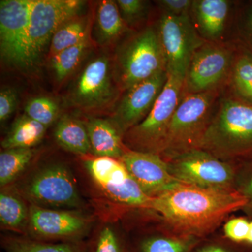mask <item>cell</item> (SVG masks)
I'll use <instances>...</instances> for the list:
<instances>
[{
	"label": "cell",
	"mask_w": 252,
	"mask_h": 252,
	"mask_svg": "<svg viewBox=\"0 0 252 252\" xmlns=\"http://www.w3.org/2000/svg\"><path fill=\"white\" fill-rule=\"evenodd\" d=\"M248 204L242 192L181 183L152 197L148 209L160 214L180 236L196 238L211 233L228 215Z\"/></svg>",
	"instance_id": "1"
},
{
	"label": "cell",
	"mask_w": 252,
	"mask_h": 252,
	"mask_svg": "<svg viewBox=\"0 0 252 252\" xmlns=\"http://www.w3.org/2000/svg\"><path fill=\"white\" fill-rule=\"evenodd\" d=\"M197 149L217 158L252 154V105L238 98L223 99L210 119Z\"/></svg>",
	"instance_id": "2"
},
{
	"label": "cell",
	"mask_w": 252,
	"mask_h": 252,
	"mask_svg": "<svg viewBox=\"0 0 252 252\" xmlns=\"http://www.w3.org/2000/svg\"><path fill=\"white\" fill-rule=\"evenodd\" d=\"M216 91L186 94L167 130L161 152L170 157L197 149L210 121Z\"/></svg>",
	"instance_id": "3"
},
{
	"label": "cell",
	"mask_w": 252,
	"mask_h": 252,
	"mask_svg": "<svg viewBox=\"0 0 252 252\" xmlns=\"http://www.w3.org/2000/svg\"><path fill=\"white\" fill-rule=\"evenodd\" d=\"M16 192L30 205L46 208H75L81 199L72 172L61 163L38 169L18 186Z\"/></svg>",
	"instance_id": "4"
},
{
	"label": "cell",
	"mask_w": 252,
	"mask_h": 252,
	"mask_svg": "<svg viewBox=\"0 0 252 252\" xmlns=\"http://www.w3.org/2000/svg\"><path fill=\"white\" fill-rule=\"evenodd\" d=\"M184 83L183 79L168 74L166 84L148 115L127 131L126 139L132 150L161 153L172 116L182 98Z\"/></svg>",
	"instance_id": "5"
},
{
	"label": "cell",
	"mask_w": 252,
	"mask_h": 252,
	"mask_svg": "<svg viewBox=\"0 0 252 252\" xmlns=\"http://www.w3.org/2000/svg\"><path fill=\"white\" fill-rule=\"evenodd\" d=\"M165 70V55L158 32L153 28H146L132 37L119 53L118 78L124 90Z\"/></svg>",
	"instance_id": "6"
},
{
	"label": "cell",
	"mask_w": 252,
	"mask_h": 252,
	"mask_svg": "<svg viewBox=\"0 0 252 252\" xmlns=\"http://www.w3.org/2000/svg\"><path fill=\"white\" fill-rule=\"evenodd\" d=\"M84 5L79 0H34L28 28L25 67L37 65L61 26L77 17Z\"/></svg>",
	"instance_id": "7"
},
{
	"label": "cell",
	"mask_w": 252,
	"mask_h": 252,
	"mask_svg": "<svg viewBox=\"0 0 252 252\" xmlns=\"http://www.w3.org/2000/svg\"><path fill=\"white\" fill-rule=\"evenodd\" d=\"M158 32L166 61L167 74L185 80L194 53L204 44L190 16L164 14Z\"/></svg>",
	"instance_id": "8"
},
{
	"label": "cell",
	"mask_w": 252,
	"mask_h": 252,
	"mask_svg": "<svg viewBox=\"0 0 252 252\" xmlns=\"http://www.w3.org/2000/svg\"><path fill=\"white\" fill-rule=\"evenodd\" d=\"M167 162L172 175L182 183L205 189H231L233 169L202 149L177 154Z\"/></svg>",
	"instance_id": "9"
},
{
	"label": "cell",
	"mask_w": 252,
	"mask_h": 252,
	"mask_svg": "<svg viewBox=\"0 0 252 252\" xmlns=\"http://www.w3.org/2000/svg\"><path fill=\"white\" fill-rule=\"evenodd\" d=\"M34 0L0 1V52L4 62L25 67L26 44Z\"/></svg>",
	"instance_id": "10"
},
{
	"label": "cell",
	"mask_w": 252,
	"mask_h": 252,
	"mask_svg": "<svg viewBox=\"0 0 252 252\" xmlns=\"http://www.w3.org/2000/svg\"><path fill=\"white\" fill-rule=\"evenodd\" d=\"M230 49L217 44H204L194 53L186 75V94L215 90L233 67Z\"/></svg>",
	"instance_id": "11"
},
{
	"label": "cell",
	"mask_w": 252,
	"mask_h": 252,
	"mask_svg": "<svg viewBox=\"0 0 252 252\" xmlns=\"http://www.w3.org/2000/svg\"><path fill=\"white\" fill-rule=\"evenodd\" d=\"M89 224V219L77 212L29 206L28 231L34 240L81 241Z\"/></svg>",
	"instance_id": "12"
},
{
	"label": "cell",
	"mask_w": 252,
	"mask_h": 252,
	"mask_svg": "<svg viewBox=\"0 0 252 252\" xmlns=\"http://www.w3.org/2000/svg\"><path fill=\"white\" fill-rule=\"evenodd\" d=\"M114 96L110 63L102 56L88 63L73 87L70 99L79 108L94 110L108 105Z\"/></svg>",
	"instance_id": "13"
},
{
	"label": "cell",
	"mask_w": 252,
	"mask_h": 252,
	"mask_svg": "<svg viewBox=\"0 0 252 252\" xmlns=\"http://www.w3.org/2000/svg\"><path fill=\"white\" fill-rule=\"evenodd\" d=\"M166 70L127 89L118 105L112 122L121 132H127L148 115L166 84Z\"/></svg>",
	"instance_id": "14"
},
{
	"label": "cell",
	"mask_w": 252,
	"mask_h": 252,
	"mask_svg": "<svg viewBox=\"0 0 252 252\" xmlns=\"http://www.w3.org/2000/svg\"><path fill=\"white\" fill-rule=\"evenodd\" d=\"M120 160L149 196H157L182 183L172 175L168 162L158 154L128 149Z\"/></svg>",
	"instance_id": "15"
},
{
	"label": "cell",
	"mask_w": 252,
	"mask_h": 252,
	"mask_svg": "<svg viewBox=\"0 0 252 252\" xmlns=\"http://www.w3.org/2000/svg\"><path fill=\"white\" fill-rule=\"evenodd\" d=\"M85 125L94 157L121 159L126 150L121 130L112 121L91 118Z\"/></svg>",
	"instance_id": "16"
},
{
	"label": "cell",
	"mask_w": 252,
	"mask_h": 252,
	"mask_svg": "<svg viewBox=\"0 0 252 252\" xmlns=\"http://www.w3.org/2000/svg\"><path fill=\"white\" fill-rule=\"evenodd\" d=\"M230 2L226 0H197L191 10L199 32L207 39H216L222 34L228 18Z\"/></svg>",
	"instance_id": "17"
},
{
	"label": "cell",
	"mask_w": 252,
	"mask_h": 252,
	"mask_svg": "<svg viewBox=\"0 0 252 252\" xmlns=\"http://www.w3.org/2000/svg\"><path fill=\"white\" fill-rule=\"evenodd\" d=\"M85 165L93 180L108 197L130 177L122 160L114 158H87Z\"/></svg>",
	"instance_id": "18"
},
{
	"label": "cell",
	"mask_w": 252,
	"mask_h": 252,
	"mask_svg": "<svg viewBox=\"0 0 252 252\" xmlns=\"http://www.w3.org/2000/svg\"><path fill=\"white\" fill-rule=\"evenodd\" d=\"M54 137L63 149L80 156L92 153L85 124L75 118L63 116L54 131Z\"/></svg>",
	"instance_id": "19"
},
{
	"label": "cell",
	"mask_w": 252,
	"mask_h": 252,
	"mask_svg": "<svg viewBox=\"0 0 252 252\" xmlns=\"http://www.w3.org/2000/svg\"><path fill=\"white\" fill-rule=\"evenodd\" d=\"M47 127L26 114L18 117L1 142L4 149L32 148L44 137Z\"/></svg>",
	"instance_id": "20"
},
{
	"label": "cell",
	"mask_w": 252,
	"mask_h": 252,
	"mask_svg": "<svg viewBox=\"0 0 252 252\" xmlns=\"http://www.w3.org/2000/svg\"><path fill=\"white\" fill-rule=\"evenodd\" d=\"M0 222L2 228L16 232H26L29 223V206L18 194L1 192Z\"/></svg>",
	"instance_id": "21"
},
{
	"label": "cell",
	"mask_w": 252,
	"mask_h": 252,
	"mask_svg": "<svg viewBox=\"0 0 252 252\" xmlns=\"http://www.w3.org/2000/svg\"><path fill=\"white\" fill-rule=\"evenodd\" d=\"M1 245L6 252H86V249L81 241L51 243L26 237H6Z\"/></svg>",
	"instance_id": "22"
},
{
	"label": "cell",
	"mask_w": 252,
	"mask_h": 252,
	"mask_svg": "<svg viewBox=\"0 0 252 252\" xmlns=\"http://www.w3.org/2000/svg\"><path fill=\"white\" fill-rule=\"evenodd\" d=\"M96 26L99 42L102 44L112 42L122 34L125 24L116 1L104 0L99 3Z\"/></svg>",
	"instance_id": "23"
},
{
	"label": "cell",
	"mask_w": 252,
	"mask_h": 252,
	"mask_svg": "<svg viewBox=\"0 0 252 252\" xmlns=\"http://www.w3.org/2000/svg\"><path fill=\"white\" fill-rule=\"evenodd\" d=\"M36 154L32 148L4 149L0 154V185L6 187L18 178Z\"/></svg>",
	"instance_id": "24"
},
{
	"label": "cell",
	"mask_w": 252,
	"mask_h": 252,
	"mask_svg": "<svg viewBox=\"0 0 252 252\" xmlns=\"http://www.w3.org/2000/svg\"><path fill=\"white\" fill-rule=\"evenodd\" d=\"M89 34V25L85 18L76 17L63 24L55 33L49 46V56L52 58L58 53L84 40Z\"/></svg>",
	"instance_id": "25"
},
{
	"label": "cell",
	"mask_w": 252,
	"mask_h": 252,
	"mask_svg": "<svg viewBox=\"0 0 252 252\" xmlns=\"http://www.w3.org/2000/svg\"><path fill=\"white\" fill-rule=\"evenodd\" d=\"M198 243L193 237L152 236L141 240L129 252H192Z\"/></svg>",
	"instance_id": "26"
},
{
	"label": "cell",
	"mask_w": 252,
	"mask_h": 252,
	"mask_svg": "<svg viewBox=\"0 0 252 252\" xmlns=\"http://www.w3.org/2000/svg\"><path fill=\"white\" fill-rule=\"evenodd\" d=\"M232 81L237 98L252 105V52L237 56L232 67Z\"/></svg>",
	"instance_id": "27"
},
{
	"label": "cell",
	"mask_w": 252,
	"mask_h": 252,
	"mask_svg": "<svg viewBox=\"0 0 252 252\" xmlns=\"http://www.w3.org/2000/svg\"><path fill=\"white\" fill-rule=\"evenodd\" d=\"M89 36L77 45L63 50L51 58V64L59 81L64 80L79 65L89 47Z\"/></svg>",
	"instance_id": "28"
},
{
	"label": "cell",
	"mask_w": 252,
	"mask_h": 252,
	"mask_svg": "<svg viewBox=\"0 0 252 252\" xmlns=\"http://www.w3.org/2000/svg\"><path fill=\"white\" fill-rule=\"evenodd\" d=\"M25 112L28 117L48 127L59 117V107L51 97L39 96L28 101Z\"/></svg>",
	"instance_id": "29"
},
{
	"label": "cell",
	"mask_w": 252,
	"mask_h": 252,
	"mask_svg": "<svg viewBox=\"0 0 252 252\" xmlns=\"http://www.w3.org/2000/svg\"><path fill=\"white\" fill-rule=\"evenodd\" d=\"M86 252H129L117 233L110 227H105L91 243L86 245Z\"/></svg>",
	"instance_id": "30"
},
{
	"label": "cell",
	"mask_w": 252,
	"mask_h": 252,
	"mask_svg": "<svg viewBox=\"0 0 252 252\" xmlns=\"http://www.w3.org/2000/svg\"><path fill=\"white\" fill-rule=\"evenodd\" d=\"M124 21L133 23L138 21L145 13V1L142 0H118L116 1Z\"/></svg>",
	"instance_id": "31"
},
{
	"label": "cell",
	"mask_w": 252,
	"mask_h": 252,
	"mask_svg": "<svg viewBox=\"0 0 252 252\" xmlns=\"http://www.w3.org/2000/svg\"><path fill=\"white\" fill-rule=\"evenodd\" d=\"M250 222L244 218L232 219L224 225V234L226 238L234 243L246 242Z\"/></svg>",
	"instance_id": "32"
},
{
	"label": "cell",
	"mask_w": 252,
	"mask_h": 252,
	"mask_svg": "<svg viewBox=\"0 0 252 252\" xmlns=\"http://www.w3.org/2000/svg\"><path fill=\"white\" fill-rule=\"evenodd\" d=\"M18 104V94L12 88H4L0 92V121L4 122L11 117Z\"/></svg>",
	"instance_id": "33"
},
{
	"label": "cell",
	"mask_w": 252,
	"mask_h": 252,
	"mask_svg": "<svg viewBox=\"0 0 252 252\" xmlns=\"http://www.w3.org/2000/svg\"><path fill=\"white\" fill-rule=\"evenodd\" d=\"M193 1L190 0H162L159 1L165 14L181 16L189 15Z\"/></svg>",
	"instance_id": "34"
},
{
	"label": "cell",
	"mask_w": 252,
	"mask_h": 252,
	"mask_svg": "<svg viewBox=\"0 0 252 252\" xmlns=\"http://www.w3.org/2000/svg\"><path fill=\"white\" fill-rule=\"evenodd\" d=\"M244 32H245V37L247 40L249 41L248 44L251 49L249 51L252 52V6L251 9H249L248 14L246 15L245 21V26H244Z\"/></svg>",
	"instance_id": "35"
},
{
	"label": "cell",
	"mask_w": 252,
	"mask_h": 252,
	"mask_svg": "<svg viewBox=\"0 0 252 252\" xmlns=\"http://www.w3.org/2000/svg\"><path fill=\"white\" fill-rule=\"evenodd\" d=\"M194 252H235L220 244H207Z\"/></svg>",
	"instance_id": "36"
},
{
	"label": "cell",
	"mask_w": 252,
	"mask_h": 252,
	"mask_svg": "<svg viewBox=\"0 0 252 252\" xmlns=\"http://www.w3.org/2000/svg\"><path fill=\"white\" fill-rule=\"evenodd\" d=\"M248 198L249 203L252 202V175L247 180L244 184L243 192H242Z\"/></svg>",
	"instance_id": "37"
},
{
	"label": "cell",
	"mask_w": 252,
	"mask_h": 252,
	"mask_svg": "<svg viewBox=\"0 0 252 252\" xmlns=\"http://www.w3.org/2000/svg\"><path fill=\"white\" fill-rule=\"evenodd\" d=\"M246 243L252 245V220L250 222V227H249V232Z\"/></svg>",
	"instance_id": "38"
}]
</instances>
